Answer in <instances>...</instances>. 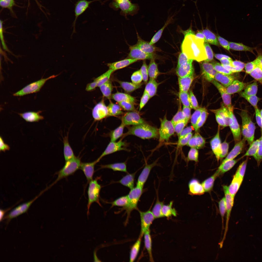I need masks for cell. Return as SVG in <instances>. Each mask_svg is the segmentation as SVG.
Listing matches in <instances>:
<instances>
[{
  "label": "cell",
  "instance_id": "cell-15",
  "mask_svg": "<svg viewBox=\"0 0 262 262\" xmlns=\"http://www.w3.org/2000/svg\"><path fill=\"white\" fill-rule=\"evenodd\" d=\"M241 213L248 219L262 223V204L254 202H246L236 205Z\"/></svg>",
  "mask_w": 262,
  "mask_h": 262
},
{
  "label": "cell",
  "instance_id": "cell-2",
  "mask_svg": "<svg viewBox=\"0 0 262 262\" xmlns=\"http://www.w3.org/2000/svg\"><path fill=\"white\" fill-rule=\"evenodd\" d=\"M218 11L229 21L240 18V29L251 35L254 36L255 31H262V2L260 0L225 1Z\"/></svg>",
  "mask_w": 262,
  "mask_h": 262
},
{
  "label": "cell",
  "instance_id": "cell-10",
  "mask_svg": "<svg viewBox=\"0 0 262 262\" xmlns=\"http://www.w3.org/2000/svg\"><path fill=\"white\" fill-rule=\"evenodd\" d=\"M223 196L236 205L246 202L262 204V191L246 185L234 184L224 188Z\"/></svg>",
  "mask_w": 262,
  "mask_h": 262
},
{
  "label": "cell",
  "instance_id": "cell-19",
  "mask_svg": "<svg viewBox=\"0 0 262 262\" xmlns=\"http://www.w3.org/2000/svg\"><path fill=\"white\" fill-rule=\"evenodd\" d=\"M255 262H262V254H261V255L259 256L257 258V260Z\"/></svg>",
  "mask_w": 262,
  "mask_h": 262
},
{
  "label": "cell",
  "instance_id": "cell-11",
  "mask_svg": "<svg viewBox=\"0 0 262 262\" xmlns=\"http://www.w3.org/2000/svg\"><path fill=\"white\" fill-rule=\"evenodd\" d=\"M30 9L29 0H0V10L6 16H14L21 20Z\"/></svg>",
  "mask_w": 262,
  "mask_h": 262
},
{
  "label": "cell",
  "instance_id": "cell-8",
  "mask_svg": "<svg viewBox=\"0 0 262 262\" xmlns=\"http://www.w3.org/2000/svg\"><path fill=\"white\" fill-rule=\"evenodd\" d=\"M214 214L217 224L216 232L234 231L246 227L241 212L222 202L220 203Z\"/></svg>",
  "mask_w": 262,
  "mask_h": 262
},
{
  "label": "cell",
  "instance_id": "cell-14",
  "mask_svg": "<svg viewBox=\"0 0 262 262\" xmlns=\"http://www.w3.org/2000/svg\"><path fill=\"white\" fill-rule=\"evenodd\" d=\"M5 46L6 43L3 41L1 40L0 52V71L1 79L7 98L18 104H20V102L15 96L8 80L7 74L6 70L5 55Z\"/></svg>",
  "mask_w": 262,
  "mask_h": 262
},
{
  "label": "cell",
  "instance_id": "cell-21",
  "mask_svg": "<svg viewBox=\"0 0 262 262\" xmlns=\"http://www.w3.org/2000/svg\"></svg>",
  "mask_w": 262,
  "mask_h": 262
},
{
  "label": "cell",
  "instance_id": "cell-17",
  "mask_svg": "<svg viewBox=\"0 0 262 262\" xmlns=\"http://www.w3.org/2000/svg\"><path fill=\"white\" fill-rule=\"evenodd\" d=\"M250 251L244 245L235 255L224 262H246Z\"/></svg>",
  "mask_w": 262,
  "mask_h": 262
},
{
  "label": "cell",
  "instance_id": "cell-6",
  "mask_svg": "<svg viewBox=\"0 0 262 262\" xmlns=\"http://www.w3.org/2000/svg\"><path fill=\"white\" fill-rule=\"evenodd\" d=\"M262 129V117L255 116L224 126L215 127L218 138L228 142L246 136Z\"/></svg>",
  "mask_w": 262,
  "mask_h": 262
},
{
  "label": "cell",
  "instance_id": "cell-9",
  "mask_svg": "<svg viewBox=\"0 0 262 262\" xmlns=\"http://www.w3.org/2000/svg\"><path fill=\"white\" fill-rule=\"evenodd\" d=\"M228 143L223 138H218L210 146L190 157L188 160L193 163L195 173L199 174L219 159L221 151Z\"/></svg>",
  "mask_w": 262,
  "mask_h": 262
},
{
  "label": "cell",
  "instance_id": "cell-16",
  "mask_svg": "<svg viewBox=\"0 0 262 262\" xmlns=\"http://www.w3.org/2000/svg\"><path fill=\"white\" fill-rule=\"evenodd\" d=\"M194 173V165L191 161L188 160L186 164L174 169L171 180L174 183H182L190 179Z\"/></svg>",
  "mask_w": 262,
  "mask_h": 262
},
{
  "label": "cell",
  "instance_id": "cell-1",
  "mask_svg": "<svg viewBox=\"0 0 262 262\" xmlns=\"http://www.w3.org/2000/svg\"><path fill=\"white\" fill-rule=\"evenodd\" d=\"M117 149L105 150L94 156L84 157L63 165L27 187L26 190L29 193H42L76 184L95 161L108 156Z\"/></svg>",
  "mask_w": 262,
  "mask_h": 262
},
{
  "label": "cell",
  "instance_id": "cell-3",
  "mask_svg": "<svg viewBox=\"0 0 262 262\" xmlns=\"http://www.w3.org/2000/svg\"><path fill=\"white\" fill-rule=\"evenodd\" d=\"M201 0H186L177 1L175 0H157L149 10L148 25L150 32L149 40L144 53H147V60L144 69L152 65L150 53L153 40L156 34L165 28L178 15L180 10L190 2Z\"/></svg>",
  "mask_w": 262,
  "mask_h": 262
},
{
  "label": "cell",
  "instance_id": "cell-4",
  "mask_svg": "<svg viewBox=\"0 0 262 262\" xmlns=\"http://www.w3.org/2000/svg\"><path fill=\"white\" fill-rule=\"evenodd\" d=\"M216 229L215 214L207 199L192 209L184 220V232L190 241L202 240L216 232Z\"/></svg>",
  "mask_w": 262,
  "mask_h": 262
},
{
  "label": "cell",
  "instance_id": "cell-12",
  "mask_svg": "<svg viewBox=\"0 0 262 262\" xmlns=\"http://www.w3.org/2000/svg\"><path fill=\"white\" fill-rule=\"evenodd\" d=\"M243 245L249 251L262 250V223L251 227L243 237Z\"/></svg>",
  "mask_w": 262,
  "mask_h": 262
},
{
  "label": "cell",
  "instance_id": "cell-5",
  "mask_svg": "<svg viewBox=\"0 0 262 262\" xmlns=\"http://www.w3.org/2000/svg\"><path fill=\"white\" fill-rule=\"evenodd\" d=\"M84 223L82 221L74 224L57 223L45 226H37L36 229L53 244H72L88 238L87 233L80 229V227Z\"/></svg>",
  "mask_w": 262,
  "mask_h": 262
},
{
  "label": "cell",
  "instance_id": "cell-13",
  "mask_svg": "<svg viewBox=\"0 0 262 262\" xmlns=\"http://www.w3.org/2000/svg\"><path fill=\"white\" fill-rule=\"evenodd\" d=\"M242 174L252 184L262 185V164L235 161Z\"/></svg>",
  "mask_w": 262,
  "mask_h": 262
},
{
  "label": "cell",
  "instance_id": "cell-18",
  "mask_svg": "<svg viewBox=\"0 0 262 262\" xmlns=\"http://www.w3.org/2000/svg\"><path fill=\"white\" fill-rule=\"evenodd\" d=\"M259 104L255 113V116L262 117V92L259 94Z\"/></svg>",
  "mask_w": 262,
  "mask_h": 262
},
{
  "label": "cell",
  "instance_id": "cell-7",
  "mask_svg": "<svg viewBox=\"0 0 262 262\" xmlns=\"http://www.w3.org/2000/svg\"><path fill=\"white\" fill-rule=\"evenodd\" d=\"M198 174L206 191L219 199L223 196V184L226 178L224 166L221 161L218 159Z\"/></svg>",
  "mask_w": 262,
  "mask_h": 262
},
{
  "label": "cell",
  "instance_id": "cell-20",
  "mask_svg": "<svg viewBox=\"0 0 262 262\" xmlns=\"http://www.w3.org/2000/svg\"><path fill=\"white\" fill-rule=\"evenodd\" d=\"M217 0H213L212 1V2H214V1H217ZM224 0L227 2H231L234 0Z\"/></svg>",
  "mask_w": 262,
  "mask_h": 262
}]
</instances>
